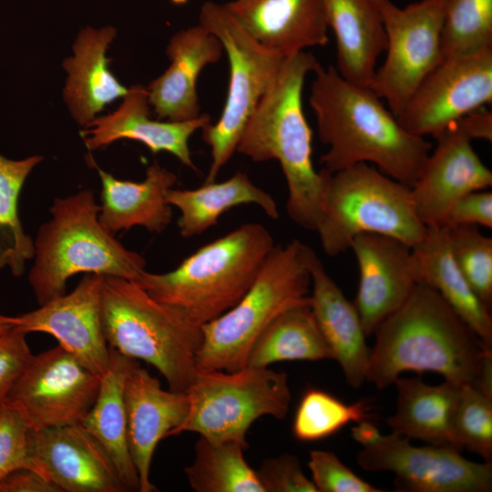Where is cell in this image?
<instances>
[{
    "label": "cell",
    "instance_id": "obj_1",
    "mask_svg": "<svg viewBox=\"0 0 492 492\" xmlns=\"http://www.w3.org/2000/svg\"><path fill=\"white\" fill-rule=\"evenodd\" d=\"M309 104L320 140L328 150L323 169L335 172L371 163L390 178L412 187L432 144L405 130L370 88L343 77L335 67L321 64L313 72Z\"/></svg>",
    "mask_w": 492,
    "mask_h": 492
},
{
    "label": "cell",
    "instance_id": "obj_2",
    "mask_svg": "<svg viewBox=\"0 0 492 492\" xmlns=\"http://www.w3.org/2000/svg\"><path fill=\"white\" fill-rule=\"evenodd\" d=\"M366 381L377 389L405 372L436 373L473 384L486 347L441 295L418 283L407 301L374 330Z\"/></svg>",
    "mask_w": 492,
    "mask_h": 492
},
{
    "label": "cell",
    "instance_id": "obj_3",
    "mask_svg": "<svg viewBox=\"0 0 492 492\" xmlns=\"http://www.w3.org/2000/svg\"><path fill=\"white\" fill-rule=\"evenodd\" d=\"M320 65L306 51L285 57L275 79L249 118L236 151L255 162L276 159L288 188L286 210L297 225L315 231L322 216L323 176L313 164V132L302 109V87Z\"/></svg>",
    "mask_w": 492,
    "mask_h": 492
},
{
    "label": "cell",
    "instance_id": "obj_4",
    "mask_svg": "<svg viewBox=\"0 0 492 492\" xmlns=\"http://www.w3.org/2000/svg\"><path fill=\"white\" fill-rule=\"evenodd\" d=\"M274 247L264 226L245 223L200 247L174 270L165 273L144 271L135 282L201 327L243 297Z\"/></svg>",
    "mask_w": 492,
    "mask_h": 492
},
{
    "label": "cell",
    "instance_id": "obj_5",
    "mask_svg": "<svg viewBox=\"0 0 492 492\" xmlns=\"http://www.w3.org/2000/svg\"><path fill=\"white\" fill-rule=\"evenodd\" d=\"M99 211L90 190L54 200L52 217L34 241L35 261L28 274L39 305L64 295L67 280L78 273L137 282L144 272V258L102 226Z\"/></svg>",
    "mask_w": 492,
    "mask_h": 492
},
{
    "label": "cell",
    "instance_id": "obj_6",
    "mask_svg": "<svg viewBox=\"0 0 492 492\" xmlns=\"http://www.w3.org/2000/svg\"><path fill=\"white\" fill-rule=\"evenodd\" d=\"M101 319L109 348L154 366L169 390L186 393L196 378L201 329L133 281L105 276Z\"/></svg>",
    "mask_w": 492,
    "mask_h": 492
},
{
    "label": "cell",
    "instance_id": "obj_7",
    "mask_svg": "<svg viewBox=\"0 0 492 492\" xmlns=\"http://www.w3.org/2000/svg\"><path fill=\"white\" fill-rule=\"evenodd\" d=\"M306 245L292 240L273 248L256 280L230 310L202 325L195 354L198 372L235 371L267 326L285 310L310 302Z\"/></svg>",
    "mask_w": 492,
    "mask_h": 492
},
{
    "label": "cell",
    "instance_id": "obj_8",
    "mask_svg": "<svg viewBox=\"0 0 492 492\" xmlns=\"http://www.w3.org/2000/svg\"><path fill=\"white\" fill-rule=\"evenodd\" d=\"M323 176L318 232L324 252L336 256L361 233L395 238L413 247L425 235L416 216L410 187L369 163H358Z\"/></svg>",
    "mask_w": 492,
    "mask_h": 492
},
{
    "label": "cell",
    "instance_id": "obj_9",
    "mask_svg": "<svg viewBox=\"0 0 492 492\" xmlns=\"http://www.w3.org/2000/svg\"><path fill=\"white\" fill-rule=\"evenodd\" d=\"M186 394L188 415L169 437L194 432L211 443L233 441L245 449L250 426L264 415L285 418L292 400L287 374L269 366L198 372Z\"/></svg>",
    "mask_w": 492,
    "mask_h": 492
},
{
    "label": "cell",
    "instance_id": "obj_10",
    "mask_svg": "<svg viewBox=\"0 0 492 492\" xmlns=\"http://www.w3.org/2000/svg\"><path fill=\"white\" fill-rule=\"evenodd\" d=\"M202 26L221 43L229 67V85L221 114L204 127L202 139L211 161L204 180H216L236 151L244 127L262 95L275 79L285 57L258 43L224 4L205 2L199 14Z\"/></svg>",
    "mask_w": 492,
    "mask_h": 492
},
{
    "label": "cell",
    "instance_id": "obj_11",
    "mask_svg": "<svg viewBox=\"0 0 492 492\" xmlns=\"http://www.w3.org/2000/svg\"><path fill=\"white\" fill-rule=\"evenodd\" d=\"M386 35L385 58L370 88L396 117L421 81L439 64L443 0H419L399 7L374 0Z\"/></svg>",
    "mask_w": 492,
    "mask_h": 492
},
{
    "label": "cell",
    "instance_id": "obj_12",
    "mask_svg": "<svg viewBox=\"0 0 492 492\" xmlns=\"http://www.w3.org/2000/svg\"><path fill=\"white\" fill-rule=\"evenodd\" d=\"M100 379L57 345L31 357L3 406L35 431L80 424L95 403Z\"/></svg>",
    "mask_w": 492,
    "mask_h": 492
},
{
    "label": "cell",
    "instance_id": "obj_13",
    "mask_svg": "<svg viewBox=\"0 0 492 492\" xmlns=\"http://www.w3.org/2000/svg\"><path fill=\"white\" fill-rule=\"evenodd\" d=\"M356 462L366 471H389L400 490L413 492H488L491 462H473L460 451L443 446H414L391 432L379 434L358 452Z\"/></svg>",
    "mask_w": 492,
    "mask_h": 492
},
{
    "label": "cell",
    "instance_id": "obj_14",
    "mask_svg": "<svg viewBox=\"0 0 492 492\" xmlns=\"http://www.w3.org/2000/svg\"><path fill=\"white\" fill-rule=\"evenodd\" d=\"M492 102V46L443 59L396 116L408 132L434 138L465 115Z\"/></svg>",
    "mask_w": 492,
    "mask_h": 492
},
{
    "label": "cell",
    "instance_id": "obj_15",
    "mask_svg": "<svg viewBox=\"0 0 492 492\" xmlns=\"http://www.w3.org/2000/svg\"><path fill=\"white\" fill-rule=\"evenodd\" d=\"M104 277L85 274L70 293L13 316L15 327L26 334L38 332L52 335L84 366L103 376L110 360L101 319Z\"/></svg>",
    "mask_w": 492,
    "mask_h": 492
},
{
    "label": "cell",
    "instance_id": "obj_16",
    "mask_svg": "<svg viewBox=\"0 0 492 492\" xmlns=\"http://www.w3.org/2000/svg\"><path fill=\"white\" fill-rule=\"evenodd\" d=\"M435 139L436 149L410 188L414 210L425 226L444 225L451 206L459 198L492 185V171L456 122Z\"/></svg>",
    "mask_w": 492,
    "mask_h": 492
},
{
    "label": "cell",
    "instance_id": "obj_17",
    "mask_svg": "<svg viewBox=\"0 0 492 492\" xmlns=\"http://www.w3.org/2000/svg\"><path fill=\"white\" fill-rule=\"evenodd\" d=\"M350 249L360 274L353 302L369 336L407 301L419 283L412 247L390 236L361 233Z\"/></svg>",
    "mask_w": 492,
    "mask_h": 492
},
{
    "label": "cell",
    "instance_id": "obj_18",
    "mask_svg": "<svg viewBox=\"0 0 492 492\" xmlns=\"http://www.w3.org/2000/svg\"><path fill=\"white\" fill-rule=\"evenodd\" d=\"M37 470L60 492H125L103 446L81 424L33 430Z\"/></svg>",
    "mask_w": 492,
    "mask_h": 492
},
{
    "label": "cell",
    "instance_id": "obj_19",
    "mask_svg": "<svg viewBox=\"0 0 492 492\" xmlns=\"http://www.w3.org/2000/svg\"><path fill=\"white\" fill-rule=\"evenodd\" d=\"M127 440L139 478V492L157 491L149 474L155 449L186 418V393L166 391L159 381L137 364L124 384Z\"/></svg>",
    "mask_w": 492,
    "mask_h": 492
},
{
    "label": "cell",
    "instance_id": "obj_20",
    "mask_svg": "<svg viewBox=\"0 0 492 492\" xmlns=\"http://www.w3.org/2000/svg\"><path fill=\"white\" fill-rule=\"evenodd\" d=\"M209 114L185 121H160L149 118L147 88L135 85L128 88L118 108L95 118L80 132L90 151L104 148L118 139H132L144 144L152 153L174 155L183 165L197 170L191 159L189 142L199 129L210 124Z\"/></svg>",
    "mask_w": 492,
    "mask_h": 492
},
{
    "label": "cell",
    "instance_id": "obj_21",
    "mask_svg": "<svg viewBox=\"0 0 492 492\" xmlns=\"http://www.w3.org/2000/svg\"><path fill=\"white\" fill-rule=\"evenodd\" d=\"M305 260L311 275L310 307L313 316L347 384L359 388L366 381L370 355L359 313L307 245Z\"/></svg>",
    "mask_w": 492,
    "mask_h": 492
},
{
    "label": "cell",
    "instance_id": "obj_22",
    "mask_svg": "<svg viewBox=\"0 0 492 492\" xmlns=\"http://www.w3.org/2000/svg\"><path fill=\"white\" fill-rule=\"evenodd\" d=\"M224 5L258 43L284 57L329 41L323 0H232Z\"/></svg>",
    "mask_w": 492,
    "mask_h": 492
},
{
    "label": "cell",
    "instance_id": "obj_23",
    "mask_svg": "<svg viewBox=\"0 0 492 492\" xmlns=\"http://www.w3.org/2000/svg\"><path fill=\"white\" fill-rule=\"evenodd\" d=\"M223 54L220 41L200 24L179 30L170 38L165 72L146 87L149 103L159 118L185 121L199 117L197 80L203 68Z\"/></svg>",
    "mask_w": 492,
    "mask_h": 492
},
{
    "label": "cell",
    "instance_id": "obj_24",
    "mask_svg": "<svg viewBox=\"0 0 492 492\" xmlns=\"http://www.w3.org/2000/svg\"><path fill=\"white\" fill-rule=\"evenodd\" d=\"M101 179V202L98 219L111 234L132 227H144L159 233L170 223L171 206L166 194L177 181L176 175L154 163L147 168L142 181L135 182L115 178L104 171L89 158Z\"/></svg>",
    "mask_w": 492,
    "mask_h": 492
},
{
    "label": "cell",
    "instance_id": "obj_25",
    "mask_svg": "<svg viewBox=\"0 0 492 492\" xmlns=\"http://www.w3.org/2000/svg\"><path fill=\"white\" fill-rule=\"evenodd\" d=\"M116 36L112 26L83 28L73 45L74 56L62 64L68 74L63 89L64 100L74 119L84 127L106 105L123 97L128 91L108 68L111 58L107 57L106 52Z\"/></svg>",
    "mask_w": 492,
    "mask_h": 492
},
{
    "label": "cell",
    "instance_id": "obj_26",
    "mask_svg": "<svg viewBox=\"0 0 492 492\" xmlns=\"http://www.w3.org/2000/svg\"><path fill=\"white\" fill-rule=\"evenodd\" d=\"M412 253L418 282L435 289L483 344L492 348L490 310L457 267L446 225L427 226L425 237L412 247Z\"/></svg>",
    "mask_w": 492,
    "mask_h": 492
},
{
    "label": "cell",
    "instance_id": "obj_27",
    "mask_svg": "<svg viewBox=\"0 0 492 492\" xmlns=\"http://www.w3.org/2000/svg\"><path fill=\"white\" fill-rule=\"evenodd\" d=\"M336 42V67L345 79L370 87L386 35L374 0H323Z\"/></svg>",
    "mask_w": 492,
    "mask_h": 492
},
{
    "label": "cell",
    "instance_id": "obj_28",
    "mask_svg": "<svg viewBox=\"0 0 492 492\" xmlns=\"http://www.w3.org/2000/svg\"><path fill=\"white\" fill-rule=\"evenodd\" d=\"M395 412L386 419L391 432L429 445L461 451L452 434V420L461 385L445 381L428 384L420 377L399 376Z\"/></svg>",
    "mask_w": 492,
    "mask_h": 492
},
{
    "label": "cell",
    "instance_id": "obj_29",
    "mask_svg": "<svg viewBox=\"0 0 492 492\" xmlns=\"http://www.w3.org/2000/svg\"><path fill=\"white\" fill-rule=\"evenodd\" d=\"M109 365L101 376L92 407L81 421L106 449L127 491H139V478L127 440L124 384L129 371L138 362L109 348Z\"/></svg>",
    "mask_w": 492,
    "mask_h": 492
},
{
    "label": "cell",
    "instance_id": "obj_30",
    "mask_svg": "<svg viewBox=\"0 0 492 492\" xmlns=\"http://www.w3.org/2000/svg\"><path fill=\"white\" fill-rule=\"evenodd\" d=\"M167 202L180 212L177 224L179 234L190 238L205 232L218 223L219 218L231 208L255 204L271 219L279 217L273 198L251 180L249 176L237 171L228 179L203 183L190 190L170 189Z\"/></svg>",
    "mask_w": 492,
    "mask_h": 492
},
{
    "label": "cell",
    "instance_id": "obj_31",
    "mask_svg": "<svg viewBox=\"0 0 492 492\" xmlns=\"http://www.w3.org/2000/svg\"><path fill=\"white\" fill-rule=\"evenodd\" d=\"M333 359L310 302L280 313L253 344L247 365L268 367L282 361Z\"/></svg>",
    "mask_w": 492,
    "mask_h": 492
},
{
    "label": "cell",
    "instance_id": "obj_32",
    "mask_svg": "<svg viewBox=\"0 0 492 492\" xmlns=\"http://www.w3.org/2000/svg\"><path fill=\"white\" fill-rule=\"evenodd\" d=\"M244 450L237 442L211 443L200 436L193 462L185 467L190 487L196 492H265Z\"/></svg>",
    "mask_w": 492,
    "mask_h": 492
},
{
    "label": "cell",
    "instance_id": "obj_33",
    "mask_svg": "<svg viewBox=\"0 0 492 492\" xmlns=\"http://www.w3.org/2000/svg\"><path fill=\"white\" fill-rule=\"evenodd\" d=\"M42 160V156L12 160L0 154V269L9 268L15 277L23 275L35 255L34 241L20 221L18 202L26 178Z\"/></svg>",
    "mask_w": 492,
    "mask_h": 492
},
{
    "label": "cell",
    "instance_id": "obj_34",
    "mask_svg": "<svg viewBox=\"0 0 492 492\" xmlns=\"http://www.w3.org/2000/svg\"><path fill=\"white\" fill-rule=\"evenodd\" d=\"M372 406L365 400L346 404L323 389L311 387L296 407L292 432L302 442L325 439L350 423L373 418Z\"/></svg>",
    "mask_w": 492,
    "mask_h": 492
},
{
    "label": "cell",
    "instance_id": "obj_35",
    "mask_svg": "<svg viewBox=\"0 0 492 492\" xmlns=\"http://www.w3.org/2000/svg\"><path fill=\"white\" fill-rule=\"evenodd\" d=\"M492 46V0H443L441 58Z\"/></svg>",
    "mask_w": 492,
    "mask_h": 492
},
{
    "label": "cell",
    "instance_id": "obj_36",
    "mask_svg": "<svg viewBox=\"0 0 492 492\" xmlns=\"http://www.w3.org/2000/svg\"><path fill=\"white\" fill-rule=\"evenodd\" d=\"M453 258L474 292L490 310L492 304V238L475 224L446 225Z\"/></svg>",
    "mask_w": 492,
    "mask_h": 492
},
{
    "label": "cell",
    "instance_id": "obj_37",
    "mask_svg": "<svg viewBox=\"0 0 492 492\" xmlns=\"http://www.w3.org/2000/svg\"><path fill=\"white\" fill-rule=\"evenodd\" d=\"M452 434L456 446L467 449L484 459H492V398L472 384L459 388Z\"/></svg>",
    "mask_w": 492,
    "mask_h": 492
},
{
    "label": "cell",
    "instance_id": "obj_38",
    "mask_svg": "<svg viewBox=\"0 0 492 492\" xmlns=\"http://www.w3.org/2000/svg\"><path fill=\"white\" fill-rule=\"evenodd\" d=\"M18 468L38 472L33 451V429L15 411L1 406L0 479Z\"/></svg>",
    "mask_w": 492,
    "mask_h": 492
},
{
    "label": "cell",
    "instance_id": "obj_39",
    "mask_svg": "<svg viewBox=\"0 0 492 492\" xmlns=\"http://www.w3.org/2000/svg\"><path fill=\"white\" fill-rule=\"evenodd\" d=\"M308 467L317 492L382 491L358 477L331 451L312 450Z\"/></svg>",
    "mask_w": 492,
    "mask_h": 492
},
{
    "label": "cell",
    "instance_id": "obj_40",
    "mask_svg": "<svg viewBox=\"0 0 492 492\" xmlns=\"http://www.w3.org/2000/svg\"><path fill=\"white\" fill-rule=\"evenodd\" d=\"M256 472L265 492H317L299 459L291 454L265 459Z\"/></svg>",
    "mask_w": 492,
    "mask_h": 492
},
{
    "label": "cell",
    "instance_id": "obj_41",
    "mask_svg": "<svg viewBox=\"0 0 492 492\" xmlns=\"http://www.w3.org/2000/svg\"><path fill=\"white\" fill-rule=\"evenodd\" d=\"M26 337L15 327L0 336V407L33 356Z\"/></svg>",
    "mask_w": 492,
    "mask_h": 492
},
{
    "label": "cell",
    "instance_id": "obj_42",
    "mask_svg": "<svg viewBox=\"0 0 492 492\" xmlns=\"http://www.w3.org/2000/svg\"><path fill=\"white\" fill-rule=\"evenodd\" d=\"M475 224L491 229L492 192L476 190L459 198L450 208L444 225Z\"/></svg>",
    "mask_w": 492,
    "mask_h": 492
},
{
    "label": "cell",
    "instance_id": "obj_43",
    "mask_svg": "<svg viewBox=\"0 0 492 492\" xmlns=\"http://www.w3.org/2000/svg\"><path fill=\"white\" fill-rule=\"evenodd\" d=\"M0 492H60V490L37 471L31 468H18L0 479Z\"/></svg>",
    "mask_w": 492,
    "mask_h": 492
},
{
    "label": "cell",
    "instance_id": "obj_44",
    "mask_svg": "<svg viewBox=\"0 0 492 492\" xmlns=\"http://www.w3.org/2000/svg\"><path fill=\"white\" fill-rule=\"evenodd\" d=\"M456 122L471 140H492V113L486 107L471 111Z\"/></svg>",
    "mask_w": 492,
    "mask_h": 492
},
{
    "label": "cell",
    "instance_id": "obj_45",
    "mask_svg": "<svg viewBox=\"0 0 492 492\" xmlns=\"http://www.w3.org/2000/svg\"><path fill=\"white\" fill-rule=\"evenodd\" d=\"M487 396L492 398V349L485 351L472 384Z\"/></svg>",
    "mask_w": 492,
    "mask_h": 492
},
{
    "label": "cell",
    "instance_id": "obj_46",
    "mask_svg": "<svg viewBox=\"0 0 492 492\" xmlns=\"http://www.w3.org/2000/svg\"><path fill=\"white\" fill-rule=\"evenodd\" d=\"M15 327L13 316L0 314V336Z\"/></svg>",
    "mask_w": 492,
    "mask_h": 492
},
{
    "label": "cell",
    "instance_id": "obj_47",
    "mask_svg": "<svg viewBox=\"0 0 492 492\" xmlns=\"http://www.w3.org/2000/svg\"><path fill=\"white\" fill-rule=\"evenodd\" d=\"M172 4L176 5H186L189 0H170Z\"/></svg>",
    "mask_w": 492,
    "mask_h": 492
}]
</instances>
